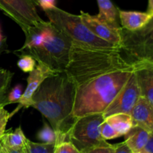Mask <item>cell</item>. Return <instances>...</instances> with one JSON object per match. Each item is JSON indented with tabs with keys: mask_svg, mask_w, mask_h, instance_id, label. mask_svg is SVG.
I'll return each mask as SVG.
<instances>
[{
	"mask_svg": "<svg viewBox=\"0 0 153 153\" xmlns=\"http://www.w3.org/2000/svg\"><path fill=\"white\" fill-rule=\"evenodd\" d=\"M132 67L141 96L153 106V65L143 64H135Z\"/></svg>",
	"mask_w": 153,
	"mask_h": 153,
	"instance_id": "cell-13",
	"label": "cell"
},
{
	"mask_svg": "<svg viewBox=\"0 0 153 153\" xmlns=\"http://www.w3.org/2000/svg\"><path fill=\"white\" fill-rule=\"evenodd\" d=\"M49 22L43 20L35 26L31 27L25 32V40L23 46L18 50L15 51V54L23 52L28 49H35L43 44L49 31Z\"/></svg>",
	"mask_w": 153,
	"mask_h": 153,
	"instance_id": "cell-15",
	"label": "cell"
},
{
	"mask_svg": "<svg viewBox=\"0 0 153 153\" xmlns=\"http://www.w3.org/2000/svg\"><path fill=\"white\" fill-rule=\"evenodd\" d=\"M24 87L22 85H16L8 93L7 97V105L19 103L24 92Z\"/></svg>",
	"mask_w": 153,
	"mask_h": 153,
	"instance_id": "cell-24",
	"label": "cell"
},
{
	"mask_svg": "<svg viewBox=\"0 0 153 153\" xmlns=\"http://www.w3.org/2000/svg\"><path fill=\"white\" fill-rule=\"evenodd\" d=\"M121 55L130 65H153V17L141 29L134 32L122 29Z\"/></svg>",
	"mask_w": 153,
	"mask_h": 153,
	"instance_id": "cell-6",
	"label": "cell"
},
{
	"mask_svg": "<svg viewBox=\"0 0 153 153\" xmlns=\"http://www.w3.org/2000/svg\"><path fill=\"white\" fill-rule=\"evenodd\" d=\"M142 152L146 153H153V132L151 133L149 140Z\"/></svg>",
	"mask_w": 153,
	"mask_h": 153,
	"instance_id": "cell-33",
	"label": "cell"
},
{
	"mask_svg": "<svg viewBox=\"0 0 153 153\" xmlns=\"http://www.w3.org/2000/svg\"><path fill=\"white\" fill-rule=\"evenodd\" d=\"M115 144H111L108 143L105 146H99L96 147L91 148L87 150L83 151L81 153H114Z\"/></svg>",
	"mask_w": 153,
	"mask_h": 153,
	"instance_id": "cell-28",
	"label": "cell"
},
{
	"mask_svg": "<svg viewBox=\"0 0 153 153\" xmlns=\"http://www.w3.org/2000/svg\"><path fill=\"white\" fill-rule=\"evenodd\" d=\"M45 13L49 22L64 32L73 43L98 49L120 50L117 46L93 34L82 22L80 15L70 13L56 6L45 10Z\"/></svg>",
	"mask_w": 153,
	"mask_h": 153,
	"instance_id": "cell-5",
	"label": "cell"
},
{
	"mask_svg": "<svg viewBox=\"0 0 153 153\" xmlns=\"http://www.w3.org/2000/svg\"><path fill=\"white\" fill-rule=\"evenodd\" d=\"M37 0H0V10L21 28L24 33L43 19L37 10Z\"/></svg>",
	"mask_w": 153,
	"mask_h": 153,
	"instance_id": "cell-8",
	"label": "cell"
},
{
	"mask_svg": "<svg viewBox=\"0 0 153 153\" xmlns=\"http://www.w3.org/2000/svg\"><path fill=\"white\" fill-rule=\"evenodd\" d=\"M76 90L64 72L47 78L32 97L31 107L49 121L58 136L57 144L67 141V134L76 120L73 115Z\"/></svg>",
	"mask_w": 153,
	"mask_h": 153,
	"instance_id": "cell-1",
	"label": "cell"
},
{
	"mask_svg": "<svg viewBox=\"0 0 153 153\" xmlns=\"http://www.w3.org/2000/svg\"><path fill=\"white\" fill-rule=\"evenodd\" d=\"M19 60L17 61V66L24 73H31L34 70L37 61L31 55L27 54H20L17 55Z\"/></svg>",
	"mask_w": 153,
	"mask_h": 153,
	"instance_id": "cell-23",
	"label": "cell"
},
{
	"mask_svg": "<svg viewBox=\"0 0 153 153\" xmlns=\"http://www.w3.org/2000/svg\"><path fill=\"white\" fill-rule=\"evenodd\" d=\"M97 1L99 7V13L97 16L111 26L117 28H121L120 24L118 22L119 8H117L111 0Z\"/></svg>",
	"mask_w": 153,
	"mask_h": 153,
	"instance_id": "cell-17",
	"label": "cell"
},
{
	"mask_svg": "<svg viewBox=\"0 0 153 153\" xmlns=\"http://www.w3.org/2000/svg\"><path fill=\"white\" fill-rule=\"evenodd\" d=\"M10 117L11 115L4 108V106L0 105V140L5 133L6 126Z\"/></svg>",
	"mask_w": 153,
	"mask_h": 153,
	"instance_id": "cell-26",
	"label": "cell"
},
{
	"mask_svg": "<svg viewBox=\"0 0 153 153\" xmlns=\"http://www.w3.org/2000/svg\"><path fill=\"white\" fill-rule=\"evenodd\" d=\"M72 44V40L49 22V31L43 44L20 54L31 55L37 62L43 63L56 73H64L68 65Z\"/></svg>",
	"mask_w": 153,
	"mask_h": 153,
	"instance_id": "cell-4",
	"label": "cell"
},
{
	"mask_svg": "<svg viewBox=\"0 0 153 153\" xmlns=\"http://www.w3.org/2000/svg\"><path fill=\"white\" fill-rule=\"evenodd\" d=\"M114 153H132L125 142L115 144Z\"/></svg>",
	"mask_w": 153,
	"mask_h": 153,
	"instance_id": "cell-31",
	"label": "cell"
},
{
	"mask_svg": "<svg viewBox=\"0 0 153 153\" xmlns=\"http://www.w3.org/2000/svg\"><path fill=\"white\" fill-rule=\"evenodd\" d=\"M100 133L104 140H111V139L117 138L121 137L114 129L113 127L108 123L105 120L102 123L100 126Z\"/></svg>",
	"mask_w": 153,
	"mask_h": 153,
	"instance_id": "cell-25",
	"label": "cell"
},
{
	"mask_svg": "<svg viewBox=\"0 0 153 153\" xmlns=\"http://www.w3.org/2000/svg\"><path fill=\"white\" fill-rule=\"evenodd\" d=\"M147 13L153 16V0H149V3H148Z\"/></svg>",
	"mask_w": 153,
	"mask_h": 153,
	"instance_id": "cell-34",
	"label": "cell"
},
{
	"mask_svg": "<svg viewBox=\"0 0 153 153\" xmlns=\"http://www.w3.org/2000/svg\"><path fill=\"white\" fill-rule=\"evenodd\" d=\"M152 15L147 12L127 11L119 9V19L123 29L134 32L146 26L152 19Z\"/></svg>",
	"mask_w": 153,
	"mask_h": 153,
	"instance_id": "cell-14",
	"label": "cell"
},
{
	"mask_svg": "<svg viewBox=\"0 0 153 153\" xmlns=\"http://www.w3.org/2000/svg\"><path fill=\"white\" fill-rule=\"evenodd\" d=\"M134 70L117 49H98L73 43L65 74L76 87L115 72Z\"/></svg>",
	"mask_w": 153,
	"mask_h": 153,
	"instance_id": "cell-2",
	"label": "cell"
},
{
	"mask_svg": "<svg viewBox=\"0 0 153 153\" xmlns=\"http://www.w3.org/2000/svg\"><path fill=\"white\" fill-rule=\"evenodd\" d=\"M105 120L122 137L125 136L134 126L132 119L128 114H117L108 117Z\"/></svg>",
	"mask_w": 153,
	"mask_h": 153,
	"instance_id": "cell-18",
	"label": "cell"
},
{
	"mask_svg": "<svg viewBox=\"0 0 153 153\" xmlns=\"http://www.w3.org/2000/svg\"><path fill=\"white\" fill-rule=\"evenodd\" d=\"M133 71L109 73L77 87L73 112L75 119L104 113L128 82Z\"/></svg>",
	"mask_w": 153,
	"mask_h": 153,
	"instance_id": "cell-3",
	"label": "cell"
},
{
	"mask_svg": "<svg viewBox=\"0 0 153 153\" xmlns=\"http://www.w3.org/2000/svg\"><path fill=\"white\" fill-rule=\"evenodd\" d=\"M37 138L43 143L46 144H55L58 143V136L53 128L44 122L43 127L38 131L37 134Z\"/></svg>",
	"mask_w": 153,
	"mask_h": 153,
	"instance_id": "cell-21",
	"label": "cell"
},
{
	"mask_svg": "<svg viewBox=\"0 0 153 153\" xmlns=\"http://www.w3.org/2000/svg\"><path fill=\"white\" fill-rule=\"evenodd\" d=\"M13 73L4 68H0V105H7V97Z\"/></svg>",
	"mask_w": 153,
	"mask_h": 153,
	"instance_id": "cell-20",
	"label": "cell"
},
{
	"mask_svg": "<svg viewBox=\"0 0 153 153\" xmlns=\"http://www.w3.org/2000/svg\"><path fill=\"white\" fill-rule=\"evenodd\" d=\"M27 140L28 139L25 137L21 126H19L14 131H6L0 140V143L13 149H23L26 146Z\"/></svg>",
	"mask_w": 153,
	"mask_h": 153,
	"instance_id": "cell-19",
	"label": "cell"
},
{
	"mask_svg": "<svg viewBox=\"0 0 153 153\" xmlns=\"http://www.w3.org/2000/svg\"><path fill=\"white\" fill-rule=\"evenodd\" d=\"M54 153H81L80 151L69 141H64L55 145Z\"/></svg>",
	"mask_w": 153,
	"mask_h": 153,
	"instance_id": "cell-27",
	"label": "cell"
},
{
	"mask_svg": "<svg viewBox=\"0 0 153 153\" xmlns=\"http://www.w3.org/2000/svg\"><path fill=\"white\" fill-rule=\"evenodd\" d=\"M55 148V144L34 143L28 139L25 146L27 153H54Z\"/></svg>",
	"mask_w": 153,
	"mask_h": 153,
	"instance_id": "cell-22",
	"label": "cell"
},
{
	"mask_svg": "<svg viewBox=\"0 0 153 153\" xmlns=\"http://www.w3.org/2000/svg\"><path fill=\"white\" fill-rule=\"evenodd\" d=\"M37 63V64L34 70L29 73L27 78V86L24 90L23 94L19 102V107L10 114L11 117L22 108H28L31 107L33 105L32 97L40 86V85L47 78L58 74V73L52 70L43 63Z\"/></svg>",
	"mask_w": 153,
	"mask_h": 153,
	"instance_id": "cell-11",
	"label": "cell"
},
{
	"mask_svg": "<svg viewBox=\"0 0 153 153\" xmlns=\"http://www.w3.org/2000/svg\"><path fill=\"white\" fill-rule=\"evenodd\" d=\"M105 121L102 114H90L76 119L67 134V141L73 143L80 152L91 148L108 145L102 138L100 126Z\"/></svg>",
	"mask_w": 153,
	"mask_h": 153,
	"instance_id": "cell-7",
	"label": "cell"
},
{
	"mask_svg": "<svg viewBox=\"0 0 153 153\" xmlns=\"http://www.w3.org/2000/svg\"><path fill=\"white\" fill-rule=\"evenodd\" d=\"M130 115L134 126L153 132V106L145 97L140 96Z\"/></svg>",
	"mask_w": 153,
	"mask_h": 153,
	"instance_id": "cell-12",
	"label": "cell"
},
{
	"mask_svg": "<svg viewBox=\"0 0 153 153\" xmlns=\"http://www.w3.org/2000/svg\"><path fill=\"white\" fill-rule=\"evenodd\" d=\"M0 153H27V152L25 148H23V149H13V148L3 146L1 143H0Z\"/></svg>",
	"mask_w": 153,
	"mask_h": 153,
	"instance_id": "cell-30",
	"label": "cell"
},
{
	"mask_svg": "<svg viewBox=\"0 0 153 153\" xmlns=\"http://www.w3.org/2000/svg\"><path fill=\"white\" fill-rule=\"evenodd\" d=\"M7 48V38H6L5 36L1 34V29H0V55L2 54L3 52H6Z\"/></svg>",
	"mask_w": 153,
	"mask_h": 153,
	"instance_id": "cell-32",
	"label": "cell"
},
{
	"mask_svg": "<svg viewBox=\"0 0 153 153\" xmlns=\"http://www.w3.org/2000/svg\"><path fill=\"white\" fill-rule=\"evenodd\" d=\"M139 153H146V152H139Z\"/></svg>",
	"mask_w": 153,
	"mask_h": 153,
	"instance_id": "cell-35",
	"label": "cell"
},
{
	"mask_svg": "<svg viewBox=\"0 0 153 153\" xmlns=\"http://www.w3.org/2000/svg\"><path fill=\"white\" fill-rule=\"evenodd\" d=\"M151 133L139 126L133 128L125 135V143L132 153H139L146 146Z\"/></svg>",
	"mask_w": 153,
	"mask_h": 153,
	"instance_id": "cell-16",
	"label": "cell"
},
{
	"mask_svg": "<svg viewBox=\"0 0 153 153\" xmlns=\"http://www.w3.org/2000/svg\"><path fill=\"white\" fill-rule=\"evenodd\" d=\"M37 1L38 6H40L44 11L55 7V0H37Z\"/></svg>",
	"mask_w": 153,
	"mask_h": 153,
	"instance_id": "cell-29",
	"label": "cell"
},
{
	"mask_svg": "<svg viewBox=\"0 0 153 153\" xmlns=\"http://www.w3.org/2000/svg\"><path fill=\"white\" fill-rule=\"evenodd\" d=\"M141 94L137 78L133 71L126 84L102 114L103 117L105 119L108 117L117 114H131V111L134 108Z\"/></svg>",
	"mask_w": 153,
	"mask_h": 153,
	"instance_id": "cell-9",
	"label": "cell"
},
{
	"mask_svg": "<svg viewBox=\"0 0 153 153\" xmlns=\"http://www.w3.org/2000/svg\"><path fill=\"white\" fill-rule=\"evenodd\" d=\"M81 19L90 31L97 37L107 41L121 49L123 43V28H117L111 26L98 16H93L88 13L81 11Z\"/></svg>",
	"mask_w": 153,
	"mask_h": 153,
	"instance_id": "cell-10",
	"label": "cell"
}]
</instances>
